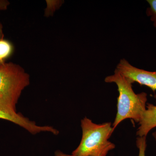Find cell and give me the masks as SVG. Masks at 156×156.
Returning <instances> with one entry per match:
<instances>
[{
    "label": "cell",
    "instance_id": "obj_1",
    "mask_svg": "<svg viewBox=\"0 0 156 156\" xmlns=\"http://www.w3.org/2000/svg\"><path fill=\"white\" fill-rule=\"evenodd\" d=\"M105 81L115 83L119 92L117 114L112 125L113 131L126 119H131L139 123L146 109L147 94L144 92L136 94L132 88V82L115 70L114 74L108 76Z\"/></svg>",
    "mask_w": 156,
    "mask_h": 156
},
{
    "label": "cell",
    "instance_id": "obj_2",
    "mask_svg": "<svg viewBox=\"0 0 156 156\" xmlns=\"http://www.w3.org/2000/svg\"><path fill=\"white\" fill-rule=\"evenodd\" d=\"M30 76L19 65H0V108L10 114H17L16 105L22 91L29 85Z\"/></svg>",
    "mask_w": 156,
    "mask_h": 156
},
{
    "label": "cell",
    "instance_id": "obj_3",
    "mask_svg": "<svg viewBox=\"0 0 156 156\" xmlns=\"http://www.w3.org/2000/svg\"><path fill=\"white\" fill-rule=\"evenodd\" d=\"M83 134L80 143L72 152L74 156H106L114 149V144L109 141L114 131L111 123L97 124L87 117L81 121Z\"/></svg>",
    "mask_w": 156,
    "mask_h": 156
},
{
    "label": "cell",
    "instance_id": "obj_4",
    "mask_svg": "<svg viewBox=\"0 0 156 156\" xmlns=\"http://www.w3.org/2000/svg\"><path fill=\"white\" fill-rule=\"evenodd\" d=\"M115 70L129 79L132 83H138L156 91V71H148L131 65L125 59H122L117 65Z\"/></svg>",
    "mask_w": 156,
    "mask_h": 156
},
{
    "label": "cell",
    "instance_id": "obj_5",
    "mask_svg": "<svg viewBox=\"0 0 156 156\" xmlns=\"http://www.w3.org/2000/svg\"><path fill=\"white\" fill-rule=\"evenodd\" d=\"M0 119L12 122L24 128L32 134H35L41 132H48L54 134L56 132V129L53 127L37 126L35 122L23 117L20 114L17 113L15 115L10 114L1 108Z\"/></svg>",
    "mask_w": 156,
    "mask_h": 156
},
{
    "label": "cell",
    "instance_id": "obj_6",
    "mask_svg": "<svg viewBox=\"0 0 156 156\" xmlns=\"http://www.w3.org/2000/svg\"><path fill=\"white\" fill-rule=\"evenodd\" d=\"M139 124L140 126L136 131V135L140 137L147 136L152 129L156 128V105L147 104L146 109Z\"/></svg>",
    "mask_w": 156,
    "mask_h": 156
},
{
    "label": "cell",
    "instance_id": "obj_7",
    "mask_svg": "<svg viewBox=\"0 0 156 156\" xmlns=\"http://www.w3.org/2000/svg\"><path fill=\"white\" fill-rule=\"evenodd\" d=\"M13 50V45L9 41L0 39V63H5V60L11 56Z\"/></svg>",
    "mask_w": 156,
    "mask_h": 156
},
{
    "label": "cell",
    "instance_id": "obj_8",
    "mask_svg": "<svg viewBox=\"0 0 156 156\" xmlns=\"http://www.w3.org/2000/svg\"><path fill=\"white\" fill-rule=\"evenodd\" d=\"M47 6L45 11V16L49 17L53 15L62 5L61 1H47Z\"/></svg>",
    "mask_w": 156,
    "mask_h": 156
},
{
    "label": "cell",
    "instance_id": "obj_9",
    "mask_svg": "<svg viewBox=\"0 0 156 156\" xmlns=\"http://www.w3.org/2000/svg\"><path fill=\"white\" fill-rule=\"evenodd\" d=\"M147 2L149 5L147 9V14L150 17L151 21L156 28V0H147Z\"/></svg>",
    "mask_w": 156,
    "mask_h": 156
},
{
    "label": "cell",
    "instance_id": "obj_10",
    "mask_svg": "<svg viewBox=\"0 0 156 156\" xmlns=\"http://www.w3.org/2000/svg\"><path fill=\"white\" fill-rule=\"evenodd\" d=\"M136 145L139 150L138 156H146L147 148L146 136H138L136 138Z\"/></svg>",
    "mask_w": 156,
    "mask_h": 156
},
{
    "label": "cell",
    "instance_id": "obj_11",
    "mask_svg": "<svg viewBox=\"0 0 156 156\" xmlns=\"http://www.w3.org/2000/svg\"><path fill=\"white\" fill-rule=\"evenodd\" d=\"M10 3L6 0H0V11H4L8 9ZM0 29H3L2 25L0 23Z\"/></svg>",
    "mask_w": 156,
    "mask_h": 156
},
{
    "label": "cell",
    "instance_id": "obj_12",
    "mask_svg": "<svg viewBox=\"0 0 156 156\" xmlns=\"http://www.w3.org/2000/svg\"><path fill=\"white\" fill-rule=\"evenodd\" d=\"M55 156H74L73 155H69L67 154L63 153L62 152L60 151H56L55 153Z\"/></svg>",
    "mask_w": 156,
    "mask_h": 156
},
{
    "label": "cell",
    "instance_id": "obj_13",
    "mask_svg": "<svg viewBox=\"0 0 156 156\" xmlns=\"http://www.w3.org/2000/svg\"><path fill=\"white\" fill-rule=\"evenodd\" d=\"M4 34H3V29H0V39L3 38Z\"/></svg>",
    "mask_w": 156,
    "mask_h": 156
},
{
    "label": "cell",
    "instance_id": "obj_14",
    "mask_svg": "<svg viewBox=\"0 0 156 156\" xmlns=\"http://www.w3.org/2000/svg\"><path fill=\"white\" fill-rule=\"evenodd\" d=\"M152 135L156 141V131H155V132H154V133H153Z\"/></svg>",
    "mask_w": 156,
    "mask_h": 156
},
{
    "label": "cell",
    "instance_id": "obj_15",
    "mask_svg": "<svg viewBox=\"0 0 156 156\" xmlns=\"http://www.w3.org/2000/svg\"><path fill=\"white\" fill-rule=\"evenodd\" d=\"M3 64V63H2ZM1 64H2V63H0V65H1Z\"/></svg>",
    "mask_w": 156,
    "mask_h": 156
}]
</instances>
